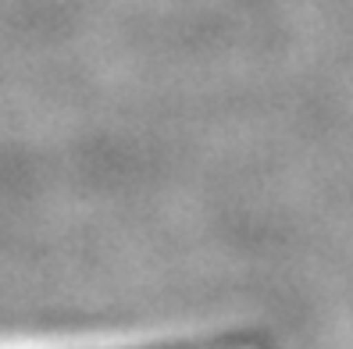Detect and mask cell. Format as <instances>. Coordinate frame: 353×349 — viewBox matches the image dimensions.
Here are the masks:
<instances>
[{"mask_svg":"<svg viewBox=\"0 0 353 349\" xmlns=\"http://www.w3.org/2000/svg\"><path fill=\"white\" fill-rule=\"evenodd\" d=\"M172 349H250V346H243L239 339H228V342H193V346H172Z\"/></svg>","mask_w":353,"mask_h":349,"instance_id":"cell-1","label":"cell"}]
</instances>
